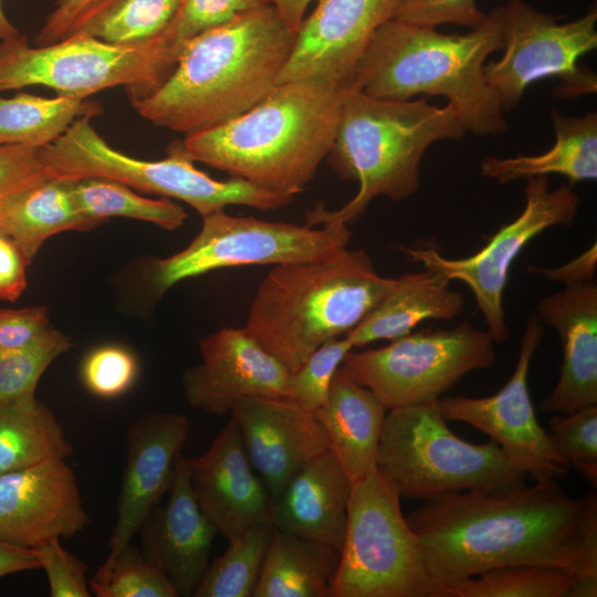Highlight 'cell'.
I'll return each mask as SVG.
<instances>
[{
    "label": "cell",
    "mask_w": 597,
    "mask_h": 597,
    "mask_svg": "<svg viewBox=\"0 0 597 597\" xmlns=\"http://www.w3.org/2000/svg\"><path fill=\"white\" fill-rule=\"evenodd\" d=\"M406 521L440 586L502 565L543 563L597 574V494L569 496L557 479L425 500Z\"/></svg>",
    "instance_id": "1"
},
{
    "label": "cell",
    "mask_w": 597,
    "mask_h": 597,
    "mask_svg": "<svg viewBox=\"0 0 597 597\" xmlns=\"http://www.w3.org/2000/svg\"><path fill=\"white\" fill-rule=\"evenodd\" d=\"M295 35L272 3L242 12L187 42L170 75L127 94L130 104L151 124L185 135L229 121L277 85Z\"/></svg>",
    "instance_id": "2"
},
{
    "label": "cell",
    "mask_w": 597,
    "mask_h": 597,
    "mask_svg": "<svg viewBox=\"0 0 597 597\" xmlns=\"http://www.w3.org/2000/svg\"><path fill=\"white\" fill-rule=\"evenodd\" d=\"M343 95L316 78L282 82L247 112L181 140L193 161L294 197L331 151Z\"/></svg>",
    "instance_id": "3"
},
{
    "label": "cell",
    "mask_w": 597,
    "mask_h": 597,
    "mask_svg": "<svg viewBox=\"0 0 597 597\" xmlns=\"http://www.w3.org/2000/svg\"><path fill=\"white\" fill-rule=\"evenodd\" d=\"M501 49L500 7L467 33H442L392 18L373 35L346 90L396 101L441 95L465 132L500 135L507 123L483 69L486 57Z\"/></svg>",
    "instance_id": "4"
},
{
    "label": "cell",
    "mask_w": 597,
    "mask_h": 597,
    "mask_svg": "<svg viewBox=\"0 0 597 597\" xmlns=\"http://www.w3.org/2000/svg\"><path fill=\"white\" fill-rule=\"evenodd\" d=\"M395 284L360 249L275 265L258 287L244 328L293 373L322 344L356 327Z\"/></svg>",
    "instance_id": "5"
},
{
    "label": "cell",
    "mask_w": 597,
    "mask_h": 597,
    "mask_svg": "<svg viewBox=\"0 0 597 597\" xmlns=\"http://www.w3.org/2000/svg\"><path fill=\"white\" fill-rule=\"evenodd\" d=\"M465 129L451 104L426 98L396 101L345 90L335 139L328 154L333 170L358 182V191L337 210L322 206L306 212V224L348 223L377 197L401 201L419 189V166L437 140L461 139Z\"/></svg>",
    "instance_id": "6"
},
{
    "label": "cell",
    "mask_w": 597,
    "mask_h": 597,
    "mask_svg": "<svg viewBox=\"0 0 597 597\" xmlns=\"http://www.w3.org/2000/svg\"><path fill=\"white\" fill-rule=\"evenodd\" d=\"M377 470L399 496L423 501L520 486L527 476L493 440L474 444L455 436L438 401L387 411Z\"/></svg>",
    "instance_id": "7"
},
{
    "label": "cell",
    "mask_w": 597,
    "mask_h": 597,
    "mask_svg": "<svg viewBox=\"0 0 597 597\" xmlns=\"http://www.w3.org/2000/svg\"><path fill=\"white\" fill-rule=\"evenodd\" d=\"M91 118L78 117L60 138L40 148L50 177L117 180L140 192L181 200L202 218L231 205L266 211L286 207L293 200V197L265 190L241 178H211L196 168L181 139L172 142L167 148V157L159 160L128 156L107 144Z\"/></svg>",
    "instance_id": "8"
},
{
    "label": "cell",
    "mask_w": 597,
    "mask_h": 597,
    "mask_svg": "<svg viewBox=\"0 0 597 597\" xmlns=\"http://www.w3.org/2000/svg\"><path fill=\"white\" fill-rule=\"evenodd\" d=\"M399 498L377 469L353 482L329 597H442Z\"/></svg>",
    "instance_id": "9"
},
{
    "label": "cell",
    "mask_w": 597,
    "mask_h": 597,
    "mask_svg": "<svg viewBox=\"0 0 597 597\" xmlns=\"http://www.w3.org/2000/svg\"><path fill=\"white\" fill-rule=\"evenodd\" d=\"M176 62L161 36L142 44H113L71 35L31 46L20 33L0 42V93L39 85L83 100L115 86L143 94L159 86Z\"/></svg>",
    "instance_id": "10"
},
{
    "label": "cell",
    "mask_w": 597,
    "mask_h": 597,
    "mask_svg": "<svg viewBox=\"0 0 597 597\" xmlns=\"http://www.w3.org/2000/svg\"><path fill=\"white\" fill-rule=\"evenodd\" d=\"M494 339L465 321L410 332L384 347L350 350L339 369L388 409L436 402L461 378L495 362Z\"/></svg>",
    "instance_id": "11"
},
{
    "label": "cell",
    "mask_w": 597,
    "mask_h": 597,
    "mask_svg": "<svg viewBox=\"0 0 597 597\" xmlns=\"http://www.w3.org/2000/svg\"><path fill=\"white\" fill-rule=\"evenodd\" d=\"M347 223L322 228L235 217L218 211L202 218L195 239L180 252L150 264L149 285L155 297L188 277L242 265H281L329 256L347 248Z\"/></svg>",
    "instance_id": "12"
},
{
    "label": "cell",
    "mask_w": 597,
    "mask_h": 597,
    "mask_svg": "<svg viewBox=\"0 0 597 597\" xmlns=\"http://www.w3.org/2000/svg\"><path fill=\"white\" fill-rule=\"evenodd\" d=\"M501 10L503 55L484 64L485 82L495 91L502 111L519 104L525 90L547 77L559 78L558 97L596 93L597 77L578 60L597 48V10L558 22L524 0H509Z\"/></svg>",
    "instance_id": "13"
},
{
    "label": "cell",
    "mask_w": 597,
    "mask_h": 597,
    "mask_svg": "<svg viewBox=\"0 0 597 597\" xmlns=\"http://www.w3.org/2000/svg\"><path fill=\"white\" fill-rule=\"evenodd\" d=\"M579 209L573 186L549 189L546 176L526 179L525 207L512 222L503 224L488 243L468 258L450 259L433 248L399 247L400 251L441 272L449 281L463 282L473 293L486 331L495 343L509 337L503 295L510 268L523 248L544 230L570 226Z\"/></svg>",
    "instance_id": "14"
},
{
    "label": "cell",
    "mask_w": 597,
    "mask_h": 597,
    "mask_svg": "<svg viewBox=\"0 0 597 597\" xmlns=\"http://www.w3.org/2000/svg\"><path fill=\"white\" fill-rule=\"evenodd\" d=\"M544 334L535 312L527 317L514 373L494 395L439 398L447 421L473 426L496 442L507 458L534 481L563 478L570 467L553 448L540 426L527 388L531 362Z\"/></svg>",
    "instance_id": "15"
},
{
    "label": "cell",
    "mask_w": 597,
    "mask_h": 597,
    "mask_svg": "<svg viewBox=\"0 0 597 597\" xmlns=\"http://www.w3.org/2000/svg\"><path fill=\"white\" fill-rule=\"evenodd\" d=\"M400 0H317L296 31L279 83L316 78L346 90L373 35L394 18Z\"/></svg>",
    "instance_id": "16"
},
{
    "label": "cell",
    "mask_w": 597,
    "mask_h": 597,
    "mask_svg": "<svg viewBox=\"0 0 597 597\" xmlns=\"http://www.w3.org/2000/svg\"><path fill=\"white\" fill-rule=\"evenodd\" d=\"M189 421L176 412L139 417L125 434L126 459L108 554L92 579L103 577L117 555L169 491L176 459L186 442Z\"/></svg>",
    "instance_id": "17"
},
{
    "label": "cell",
    "mask_w": 597,
    "mask_h": 597,
    "mask_svg": "<svg viewBox=\"0 0 597 597\" xmlns=\"http://www.w3.org/2000/svg\"><path fill=\"white\" fill-rule=\"evenodd\" d=\"M199 348L201 363L181 377L191 407L224 416L245 398L289 399L290 370L244 327H223L209 334L200 339Z\"/></svg>",
    "instance_id": "18"
},
{
    "label": "cell",
    "mask_w": 597,
    "mask_h": 597,
    "mask_svg": "<svg viewBox=\"0 0 597 597\" xmlns=\"http://www.w3.org/2000/svg\"><path fill=\"white\" fill-rule=\"evenodd\" d=\"M88 524L77 480L64 459L0 474V541L33 548Z\"/></svg>",
    "instance_id": "19"
},
{
    "label": "cell",
    "mask_w": 597,
    "mask_h": 597,
    "mask_svg": "<svg viewBox=\"0 0 597 597\" xmlns=\"http://www.w3.org/2000/svg\"><path fill=\"white\" fill-rule=\"evenodd\" d=\"M230 415L271 502L306 463L331 449L314 412L290 399L245 398L233 406Z\"/></svg>",
    "instance_id": "20"
},
{
    "label": "cell",
    "mask_w": 597,
    "mask_h": 597,
    "mask_svg": "<svg viewBox=\"0 0 597 597\" xmlns=\"http://www.w3.org/2000/svg\"><path fill=\"white\" fill-rule=\"evenodd\" d=\"M195 498L228 541L261 523H271V500L254 475L235 421L230 418L211 446L188 458Z\"/></svg>",
    "instance_id": "21"
},
{
    "label": "cell",
    "mask_w": 597,
    "mask_h": 597,
    "mask_svg": "<svg viewBox=\"0 0 597 597\" xmlns=\"http://www.w3.org/2000/svg\"><path fill=\"white\" fill-rule=\"evenodd\" d=\"M138 533L143 555L167 575L179 596H193L218 531L195 498L188 458L181 453L176 459L167 503L154 507Z\"/></svg>",
    "instance_id": "22"
},
{
    "label": "cell",
    "mask_w": 597,
    "mask_h": 597,
    "mask_svg": "<svg viewBox=\"0 0 597 597\" xmlns=\"http://www.w3.org/2000/svg\"><path fill=\"white\" fill-rule=\"evenodd\" d=\"M562 343L563 364L554 389L544 398L545 412L567 415L597 405V286L594 281L565 286L543 297L535 312Z\"/></svg>",
    "instance_id": "23"
},
{
    "label": "cell",
    "mask_w": 597,
    "mask_h": 597,
    "mask_svg": "<svg viewBox=\"0 0 597 597\" xmlns=\"http://www.w3.org/2000/svg\"><path fill=\"white\" fill-rule=\"evenodd\" d=\"M352 485L328 449L306 463L271 502V524L342 552Z\"/></svg>",
    "instance_id": "24"
},
{
    "label": "cell",
    "mask_w": 597,
    "mask_h": 597,
    "mask_svg": "<svg viewBox=\"0 0 597 597\" xmlns=\"http://www.w3.org/2000/svg\"><path fill=\"white\" fill-rule=\"evenodd\" d=\"M388 409L367 388L339 368L324 404L314 411L331 449L355 482L377 469V453Z\"/></svg>",
    "instance_id": "25"
},
{
    "label": "cell",
    "mask_w": 597,
    "mask_h": 597,
    "mask_svg": "<svg viewBox=\"0 0 597 597\" xmlns=\"http://www.w3.org/2000/svg\"><path fill=\"white\" fill-rule=\"evenodd\" d=\"M441 272L425 268L405 273L377 306L345 336L354 348L401 337L427 320H452L464 307L463 295Z\"/></svg>",
    "instance_id": "26"
},
{
    "label": "cell",
    "mask_w": 597,
    "mask_h": 597,
    "mask_svg": "<svg viewBox=\"0 0 597 597\" xmlns=\"http://www.w3.org/2000/svg\"><path fill=\"white\" fill-rule=\"evenodd\" d=\"M555 143L535 156L485 157L482 174L504 185L517 179L562 175L570 186L597 178V114L563 116L552 112Z\"/></svg>",
    "instance_id": "27"
},
{
    "label": "cell",
    "mask_w": 597,
    "mask_h": 597,
    "mask_svg": "<svg viewBox=\"0 0 597 597\" xmlns=\"http://www.w3.org/2000/svg\"><path fill=\"white\" fill-rule=\"evenodd\" d=\"M339 559L329 545L274 527L252 597H329Z\"/></svg>",
    "instance_id": "28"
},
{
    "label": "cell",
    "mask_w": 597,
    "mask_h": 597,
    "mask_svg": "<svg viewBox=\"0 0 597 597\" xmlns=\"http://www.w3.org/2000/svg\"><path fill=\"white\" fill-rule=\"evenodd\" d=\"M73 180L50 177L0 214V234L13 241L32 262L50 237L97 224L80 210Z\"/></svg>",
    "instance_id": "29"
},
{
    "label": "cell",
    "mask_w": 597,
    "mask_h": 597,
    "mask_svg": "<svg viewBox=\"0 0 597 597\" xmlns=\"http://www.w3.org/2000/svg\"><path fill=\"white\" fill-rule=\"evenodd\" d=\"M72 452L62 425L35 394L0 404V474Z\"/></svg>",
    "instance_id": "30"
},
{
    "label": "cell",
    "mask_w": 597,
    "mask_h": 597,
    "mask_svg": "<svg viewBox=\"0 0 597 597\" xmlns=\"http://www.w3.org/2000/svg\"><path fill=\"white\" fill-rule=\"evenodd\" d=\"M101 113L102 106L86 98L27 93L0 96V145L43 148L60 138L78 117Z\"/></svg>",
    "instance_id": "31"
},
{
    "label": "cell",
    "mask_w": 597,
    "mask_h": 597,
    "mask_svg": "<svg viewBox=\"0 0 597 597\" xmlns=\"http://www.w3.org/2000/svg\"><path fill=\"white\" fill-rule=\"evenodd\" d=\"M180 1L95 0L75 19L65 38L90 36L113 44L147 43L163 35Z\"/></svg>",
    "instance_id": "32"
},
{
    "label": "cell",
    "mask_w": 597,
    "mask_h": 597,
    "mask_svg": "<svg viewBox=\"0 0 597 597\" xmlns=\"http://www.w3.org/2000/svg\"><path fill=\"white\" fill-rule=\"evenodd\" d=\"M72 189L82 213L97 226L111 217H125L176 230L187 219V212L178 203L144 197L117 180L82 178L73 180Z\"/></svg>",
    "instance_id": "33"
},
{
    "label": "cell",
    "mask_w": 597,
    "mask_h": 597,
    "mask_svg": "<svg viewBox=\"0 0 597 597\" xmlns=\"http://www.w3.org/2000/svg\"><path fill=\"white\" fill-rule=\"evenodd\" d=\"M574 577L553 564H509L447 585L444 597H567Z\"/></svg>",
    "instance_id": "34"
},
{
    "label": "cell",
    "mask_w": 597,
    "mask_h": 597,
    "mask_svg": "<svg viewBox=\"0 0 597 597\" xmlns=\"http://www.w3.org/2000/svg\"><path fill=\"white\" fill-rule=\"evenodd\" d=\"M273 525L261 523L228 541L206 568L195 597H251L272 538Z\"/></svg>",
    "instance_id": "35"
},
{
    "label": "cell",
    "mask_w": 597,
    "mask_h": 597,
    "mask_svg": "<svg viewBox=\"0 0 597 597\" xmlns=\"http://www.w3.org/2000/svg\"><path fill=\"white\" fill-rule=\"evenodd\" d=\"M71 346L67 336L52 327L25 348L0 352V404L35 394L44 371Z\"/></svg>",
    "instance_id": "36"
},
{
    "label": "cell",
    "mask_w": 597,
    "mask_h": 597,
    "mask_svg": "<svg viewBox=\"0 0 597 597\" xmlns=\"http://www.w3.org/2000/svg\"><path fill=\"white\" fill-rule=\"evenodd\" d=\"M88 585L97 597H179L167 575L130 543L107 573Z\"/></svg>",
    "instance_id": "37"
},
{
    "label": "cell",
    "mask_w": 597,
    "mask_h": 597,
    "mask_svg": "<svg viewBox=\"0 0 597 597\" xmlns=\"http://www.w3.org/2000/svg\"><path fill=\"white\" fill-rule=\"evenodd\" d=\"M548 438L554 450L596 486L597 405L552 417Z\"/></svg>",
    "instance_id": "38"
},
{
    "label": "cell",
    "mask_w": 597,
    "mask_h": 597,
    "mask_svg": "<svg viewBox=\"0 0 597 597\" xmlns=\"http://www.w3.org/2000/svg\"><path fill=\"white\" fill-rule=\"evenodd\" d=\"M353 348L345 335L322 344L291 373L289 399L314 412L326 400L335 373Z\"/></svg>",
    "instance_id": "39"
},
{
    "label": "cell",
    "mask_w": 597,
    "mask_h": 597,
    "mask_svg": "<svg viewBox=\"0 0 597 597\" xmlns=\"http://www.w3.org/2000/svg\"><path fill=\"white\" fill-rule=\"evenodd\" d=\"M269 3L270 0H181L161 38L178 59L184 45L195 36Z\"/></svg>",
    "instance_id": "40"
},
{
    "label": "cell",
    "mask_w": 597,
    "mask_h": 597,
    "mask_svg": "<svg viewBox=\"0 0 597 597\" xmlns=\"http://www.w3.org/2000/svg\"><path fill=\"white\" fill-rule=\"evenodd\" d=\"M138 363L134 354L119 345H103L91 350L82 362L81 378L96 397L114 399L135 383Z\"/></svg>",
    "instance_id": "41"
},
{
    "label": "cell",
    "mask_w": 597,
    "mask_h": 597,
    "mask_svg": "<svg viewBox=\"0 0 597 597\" xmlns=\"http://www.w3.org/2000/svg\"><path fill=\"white\" fill-rule=\"evenodd\" d=\"M48 178L40 148L0 145V214Z\"/></svg>",
    "instance_id": "42"
},
{
    "label": "cell",
    "mask_w": 597,
    "mask_h": 597,
    "mask_svg": "<svg viewBox=\"0 0 597 597\" xmlns=\"http://www.w3.org/2000/svg\"><path fill=\"white\" fill-rule=\"evenodd\" d=\"M45 572L51 597H90L87 565L63 548L60 538L45 541L32 548Z\"/></svg>",
    "instance_id": "43"
},
{
    "label": "cell",
    "mask_w": 597,
    "mask_h": 597,
    "mask_svg": "<svg viewBox=\"0 0 597 597\" xmlns=\"http://www.w3.org/2000/svg\"><path fill=\"white\" fill-rule=\"evenodd\" d=\"M488 18L476 0H400L394 19L427 27L454 24L474 29Z\"/></svg>",
    "instance_id": "44"
},
{
    "label": "cell",
    "mask_w": 597,
    "mask_h": 597,
    "mask_svg": "<svg viewBox=\"0 0 597 597\" xmlns=\"http://www.w3.org/2000/svg\"><path fill=\"white\" fill-rule=\"evenodd\" d=\"M50 328L45 306L0 307V352L25 348L38 342Z\"/></svg>",
    "instance_id": "45"
},
{
    "label": "cell",
    "mask_w": 597,
    "mask_h": 597,
    "mask_svg": "<svg viewBox=\"0 0 597 597\" xmlns=\"http://www.w3.org/2000/svg\"><path fill=\"white\" fill-rule=\"evenodd\" d=\"M31 261L10 239L0 234V300L15 301L27 286Z\"/></svg>",
    "instance_id": "46"
},
{
    "label": "cell",
    "mask_w": 597,
    "mask_h": 597,
    "mask_svg": "<svg viewBox=\"0 0 597 597\" xmlns=\"http://www.w3.org/2000/svg\"><path fill=\"white\" fill-rule=\"evenodd\" d=\"M95 0H57L35 36V45L63 40L75 19Z\"/></svg>",
    "instance_id": "47"
},
{
    "label": "cell",
    "mask_w": 597,
    "mask_h": 597,
    "mask_svg": "<svg viewBox=\"0 0 597 597\" xmlns=\"http://www.w3.org/2000/svg\"><path fill=\"white\" fill-rule=\"evenodd\" d=\"M596 263L597 251L596 243H594L577 258L558 268L547 269L530 266L528 271L532 273H540L549 280L561 282L565 286H569L593 281Z\"/></svg>",
    "instance_id": "48"
},
{
    "label": "cell",
    "mask_w": 597,
    "mask_h": 597,
    "mask_svg": "<svg viewBox=\"0 0 597 597\" xmlns=\"http://www.w3.org/2000/svg\"><path fill=\"white\" fill-rule=\"evenodd\" d=\"M38 568H40V563L32 548H24L0 541V578Z\"/></svg>",
    "instance_id": "49"
},
{
    "label": "cell",
    "mask_w": 597,
    "mask_h": 597,
    "mask_svg": "<svg viewBox=\"0 0 597 597\" xmlns=\"http://www.w3.org/2000/svg\"><path fill=\"white\" fill-rule=\"evenodd\" d=\"M312 0H270L276 8L286 25L294 32L297 31L304 19L306 9Z\"/></svg>",
    "instance_id": "50"
},
{
    "label": "cell",
    "mask_w": 597,
    "mask_h": 597,
    "mask_svg": "<svg viewBox=\"0 0 597 597\" xmlns=\"http://www.w3.org/2000/svg\"><path fill=\"white\" fill-rule=\"evenodd\" d=\"M597 576H575L567 597H596Z\"/></svg>",
    "instance_id": "51"
},
{
    "label": "cell",
    "mask_w": 597,
    "mask_h": 597,
    "mask_svg": "<svg viewBox=\"0 0 597 597\" xmlns=\"http://www.w3.org/2000/svg\"><path fill=\"white\" fill-rule=\"evenodd\" d=\"M20 33L18 28L7 18L2 8V0H0V42L15 38Z\"/></svg>",
    "instance_id": "52"
}]
</instances>
